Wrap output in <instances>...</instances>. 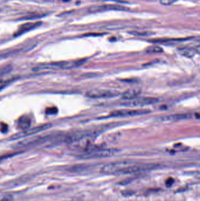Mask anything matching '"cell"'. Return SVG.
Listing matches in <instances>:
<instances>
[{"label":"cell","instance_id":"1","mask_svg":"<svg viewBox=\"0 0 200 201\" xmlns=\"http://www.w3.org/2000/svg\"><path fill=\"white\" fill-rule=\"evenodd\" d=\"M86 62V59L67 61L60 62L41 64L36 67L37 69H70L78 68Z\"/></svg>","mask_w":200,"mask_h":201},{"label":"cell","instance_id":"2","mask_svg":"<svg viewBox=\"0 0 200 201\" xmlns=\"http://www.w3.org/2000/svg\"><path fill=\"white\" fill-rule=\"evenodd\" d=\"M119 151L116 149H92L81 155L83 159H96L113 156L117 154Z\"/></svg>","mask_w":200,"mask_h":201},{"label":"cell","instance_id":"3","mask_svg":"<svg viewBox=\"0 0 200 201\" xmlns=\"http://www.w3.org/2000/svg\"><path fill=\"white\" fill-rule=\"evenodd\" d=\"M132 165L130 162L119 161L105 165L101 169V172L105 174H116L123 168Z\"/></svg>","mask_w":200,"mask_h":201},{"label":"cell","instance_id":"4","mask_svg":"<svg viewBox=\"0 0 200 201\" xmlns=\"http://www.w3.org/2000/svg\"><path fill=\"white\" fill-rule=\"evenodd\" d=\"M155 164H143V165H130L127 167L123 168L121 171L118 172L116 175H128L133 174L138 172H144L153 169L156 167Z\"/></svg>","mask_w":200,"mask_h":201},{"label":"cell","instance_id":"5","mask_svg":"<svg viewBox=\"0 0 200 201\" xmlns=\"http://www.w3.org/2000/svg\"><path fill=\"white\" fill-rule=\"evenodd\" d=\"M52 126V125L51 123H45L40 125L39 126H36L33 128H28L26 130H23L22 132L15 134L13 135L11 138L12 139H17L20 138H23L27 136H31L33 134H36L42 131H44L45 130H46L49 128H50Z\"/></svg>","mask_w":200,"mask_h":201},{"label":"cell","instance_id":"6","mask_svg":"<svg viewBox=\"0 0 200 201\" xmlns=\"http://www.w3.org/2000/svg\"><path fill=\"white\" fill-rule=\"evenodd\" d=\"M119 92L108 89H92L86 93V97L90 98H106L116 97Z\"/></svg>","mask_w":200,"mask_h":201},{"label":"cell","instance_id":"7","mask_svg":"<svg viewBox=\"0 0 200 201\" xmlns=\"http://www.w3.org/2000/svg\"><path fill=\"white\" fill-rule=\"evenodd\" d=\"M108 11H130V9L123 5H119L117 4L93 5L89 8V12L90 13H98Z\"/></svg>","mask_w":200,"mask_h":201},{"label":"cell","instance_id":"8","mask_svg":"<svg viewBox=\"0 0 200 201\" xmlns=\"http://www.w3.org/2000/svg\"><path fill=\"white\" fill-rule=\"evenodd\" d=\"M158 102V100L153 97H137L132 100L128 101L127 102L123 104L124 106L127 107H143L155 104Z\"/></svg>","mask_w":200,"mask_h":201},{"label":"cell","instance_id":"9","mask_svg":"<svg viewBox=\"0 0 200 201\" xmlns=\"http://www.w3.org/2000/svg\"><path fill=\"white\" fill-rule=\"evenodd\" d=\"M150 112L148 110H120L111 113V117H128L142 115Z\"/></svg>","mask_w":200,"mask_h":201},{"label":"cell","instance_id":"10","mask_svg":"<svg viewBox=\"0 0 200 201\" xmlns=\"http://www.w3.org/2000/svg\"><path fill=\"white\" fill-rule=\"evenodd\" d=\"M51 138V135L36 136L29 139L22 140L21 141L19 142L15 146L18 148H20V147H27V146L36 145L41 142H44L46 141H48Z\"/></svg>","mask_w":200,"mask_h":201},{"label":"cell","instance_id":"11","mask_svg":"<svg viewBox=\"0 0 200 201\" xmlns=\"http://www.w3.org/2000/svg\"><path fill=\"white\" fill-rule=\"evenodd\" d=\"M42 23L41 21L35 22H27V23L23 24H22V25L20 26L18 30L15 33L14 35L15 37L21 35L25 33L26 32L30 31L38 27H39L40 25H42Z\"/></svg>","mask_w":200,"mask_h":201},{"label":"cell","instance_id":"12","mask_svg":"<svg viewBox=\"0 0 200 201\" xmlns=\"http://www.w3.org/2000/svg\"><path fill=\"white\" fill-rule=\"evenodd\" d=\"M141 94V90L139 89H131L127 90L122 95V98L124 100L130 101L137 98Z\"/></svg>","mask_w":200,"mask_h":201},{"label":"cell","instance_id":"13","mask_svg":"<svg viewBox=\"0 0 200 201\" xmlns=\"http://www.w3.org/2000/svg\"><path fill=\"white\" fill-rule=\"evenodd\" d=\"M31 123V119L26 115L22 116L18 120V126L23 130H26L30 128Z\"/></svg>","mask_w":200,"mask_h":201},{"label":"cell","instance_id":"14","mask_svg":"<svg viewBox=\"0 0 200 201\" xmlns=\"http://www.w3.org/2000/svg\"><path fill=\"white\" fill-rule=\"evenodd\" d=\"M189 114H175L173 115H170L162 118V121H177L184 119L189 118Z\"/></svg>","mask_w":200,"mask_h":201},{"label":"cell","instance_id":"15","mask_svg":"<svg viewBox=\"0 0 200 201\" xmlns=\"http://www.w3.org/2000/svg\"><path fill=\"white\" fill-rule=\"evenodd\" d=\"M163 52V48L158 46H151L146 49V53L148 54H158Z\"/></svg>","mask_w":200,"mask_h":201},{"label":"cell","instance_id":"16","mask_svg":"<svg viewBox=\"0 0 200 201\" xmlns=\"http://www.w3.org/2000/svg\"><path fill=\"white\" fill-rule=\"evenodd\" d=\"M181 53L184 55V56H189V57H191L194 55V50L193 49V48H181Z\"/></svg>","mask_w":200,"mask_h":201},{"label":"cell","instance_id":"17","mask_svg":"<svg viewBox=\"0 0 200 201\" xmlns=\"http://www.w3.org/2000/svg\"><path fill=\"white\" fill-rule=\"evenodd\" d=\"M13 196L9 193L0 194V201H12Z\"/></svg>","mask_w":200,"mask_h":201},{"label":"cell","instance_id":"18","mask_svg":"<svg viewBox=\"0 0 200 201\" xmlns=\"http://www.w3.org/2000/svg\"><path fill=\"white\" fill-rule=\"evenodd\" d=\"M58 112V108L55 107H49L46 109L45 110V113L46 115H55Z\"/></svg>","mask_w":200,"mask_h":201},{"label":"cell","instance_id":"19","mask_svg":"<svg viewBox=\"0 0 200 201\" xmlns=\"http://www.w3.org/2000/svg\"><path fill=\"white\" fill-rule=\"evenodd\" d=\"M44 17V15H41V14H32L30 15L25 16L22 18V20H32V19H36V18H39L41 17Z\"/></svg>","mask_w":200,"mask_h":201},{"label":"cell","instance_id":"20","mask_svg":"<svg viewBox=\"0 0 200 201\" xmlns=\"http://www.w3.org/2000/svg\"><path fill=\"white\" fill-rule=\"evenodd\" d=\"M129 33L136 36H148L151 35L152 34L149 32H140V31H131Z\"/></svg>","mask_w":200,"mask_h":201},{"label":"cell","instance_id":"21","mask_svg":"<svg viewBox=\"0 0 200 201\" xmlns=\"http://www.w3.org/2000/svg\"><path fill=\"white\" fill-rule=\"evenodd\" d=\"M175 1H176V0H160V4L163 5H172Z\"/></svg>","mask_w":200,"mask_h":201},{"label":"cell","instance_id":"22","mask_svg":"<svg viewBox=\"0 0 200 201\" xmlns=\"http://www.w3.org/2000/svg\"><path fill=\"white\" fill-rule=\"evenodd\" d=\"M174 183V179L173 178L168 179L166 182V185L168 187H170Z\"/></svg>","mask_w":200,"mask_h":201},{"label":"cell","instance_id":"23","mask_svg":"<svg viewBox=\"0 0 200 201\" xmlns=\"http://www.w3.org/2000/svg\"><path fill=\"white\" fill-rule=\"evenodd\" d=\"M8 130V126L6 124H2L1 126V131L2 132H6Z\"/></svg>","mask_w":200,"mask_h":201},{"label":"cell","instance_id":"24","mask_svg":"<svg viewBox=\"0 0 200 201\" xmlns=\"http://www.w3.org/2000/svg\"><path fill=\"white\" fill-rule=\"evenodd\" d=\"M62 1H63L64 2H67V1H69L70 0H62Z\"/></svg>","mask_w":200,"mask_h":201}]
</instances>
